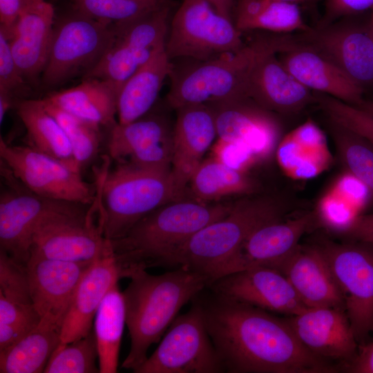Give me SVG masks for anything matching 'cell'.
I'll return each mask as SVG.
<instances>
[{"mask_svg": "<svg viewBox=\"0 0 373 373\" xmlns=\"http://www.w3.org/2000/svg\"><path fill=\"white\" fill-rule=\"evenodd\" d=\"M227 373H333L339 369L312 353L287 318L216 293L194 297Z\"/></svg>", "mask_w": 373, "mask_h": 373, "instance_id": "1", "label": "cell"}, {"mask_svg": "<svg viewBox=\"0 0 373 373\" xmlns=\"http://www.w3.org/2000/svg\"><path fill=\"white\" fill-rule=\"evenodd\" d=\"M233 203H205L184 198L167 203L111 240L120 277L155 267L171 268L178 250L198 231L224 217Z\"/></svg>", "mask_w": 373, "mask_h": 373, "instance_id": "2", "label": "cell"}, {"mask_svg": "<svg viewBox=\"0 0 373 373\" xmlns=\"http://www.w3.org/2000/svg\"><path fill=\"white\" fill-rule=\"evenodd\" d=\"M128 278L122 295L131 345L121 366L133 372L146 360L150 346L160 341L182 307L209 285V279L183 267L160 275L139 270Z\"/></svg>", "mask_w": 373, "mask_h": 373, "instance_id": "3", "label": "cell"}, {"mask_svg": "<svg viewBox=\"0 0 373 373\" xmlns=\"http://www.w3.org/2000/svg\"><path fill=\"white\" fill-rule=\"evenodd\" d=\"M288 210L280 199L247 195L233 203L226 216L195 233L174 256L171 268L200 273L209 279L210 285L221 276L226 265L254 231L283 220Z\"/></svg>", "mask_w": 373, "mask_h": 373, "instance_id": "4", "label": "cell"}, {"mask_svg": "<svg viewBox=\"0 0 373 373\" xmlns=\"http://www.w3.org/2000/svg\"><path fill=\"white\" fill-rule=\"evenodd\" d=\"M96 187L100 220L110 240L124 236L137 221L153 210L186 198V191L172 171L143 168L118 162L102 172Z\"/></svg>", "mask_w": 373, "mask_h": 373, "instance_id": "5", "label": "cell"}, {"mask_svg": "<svg viewBox=\"0 0 373 373\" xmlns=\"http://www.w3.org/2000/svg\"><path fill=\"white\" fill-rule=\"evenodd\" d=\"M275 37L258 38L240 50L207 61H198L181 73L173 75L166 95L173 109L190 104H209L248 97L247 86L252 67Z\"/></svg>", "mask_w": 373, "mask_h": 373, "instance_id": "6", "label": "cell"}, {"mask_svg": "<svg viewBox=\"0 0 373 373\" xmlns=\"http://www.w3.org/2000/svg\"><path fill=\"white\" fill-rule=\"evenodd\" d=\"M113 38V23L74 9L55 22L43 86L52 88L79 75L84 77L99 61Z\"/></svg>", "mask_w": 373, "mask_h": 373, "instance_id": "7", "label": "cell"}, {"mask_svg": "<svg viewBox=\"0 0 373 373\" xmlns=\"http://www.w3.org/2000/svg\"><path fill=\"white\" fill-rule=\"evenodd\" d=\"M244 45L233 20L220 15L207 0H182L170 23L166 51L171 59L207 61Z\"/></svg>", "mask_w": 373, "mask_h": 373, "instance_id": "8", "label": "cell"}, {"mask_svg": "<svg viewBox=\"0 0 373 373\" xmlns=\"http://www.w3.org/2000/svg\"><path fill=\"white\" fill-rule=\"evenodd\" d=\"M133 372H224L195 298L189 309L175 318L157 349Z\"/></svg>", "mask_w": 373, "mask_h": 373, "instance_id": "9", "label": "cell"}, {"mask_svg": "<svg viewBox=\"0 0 373 373\" xmlns=\"http://www.w3.org/2000/svg\"><path fill=\"white\" fill-rule=\"evenodd\" d=\"M327 260L342 294L357 343L373 334V244L323 240L316 244Z\"/></svg>", "mask_w": 373, "mask_h": 373, "instance_id": "10", "label": "cell"}, {"mask_svg": "<svg viewBox=\"0 0 373 373\" xmlns=\"http://www.w3.org/2000/svg\"><path fill=\"white\" fill-rule=\"evenodd\" d=\"M1 163L23 186L40 196L90 205L96 187L81 172L32 146L12 145L0 137Z\"/></svg>", "mask_w": 373, "mask_h": 373, "instance_id": "11", "label": "cell"}, {"mask_svg": "<svg viewBox=\"0 0 373 373\" xmlns=\"http://www.w3.org/2000/svg\"><path fill=\"white\" fill-rule=\"evenodd\" d=\"M171 6L144 16L113 23L112 42L99 61L84 78H99L118 88L166 46Z\"/></svg>", "mask_w": 373, "mask_h": 373, "instance_id": "12", "label": "cell"}, {"mask_svg": "<svg viewBox=\"0 0 373 373\" xmlns=\"http://www.w3.org/2000/svg\"><path fill=\"white\" fill-rule=\"evenodd\" d=\"M10 186L0 195V250L25 266L32 237L39 227L60 216L86 213L91 205L44 198L25 186Z\"/></svg>", "mask_w": 373, "mask_h": 373, "instance_id": "13", "label": "cell"}, {"mask_svg": "<svg viewBox=\"0 0 373 373\" xmlns=\"http://www.w3.org/2000/svg\"><path fill=\"white\" fill-rule=\"evenodd\" d=\"M111 247L96 197L87 213L60 216L39 227L32 237L29 258L91 263Z\"/></svg>", "mask_w": 373, "mask_h": 373, "instance_id": "14", "label": "cell"}, {"mask_svg": "<svg viewBox=\"0 0 373 373\" xmlns=\"http://www.w3.org/2000/svg\"><path fill=\"white\" fill-rule=\"evenodd\" d=\"M303 34L306 45L335 64L364 91L373 89V37L369 12L343 17Z\"/></svg>", "mask_w": 373, "mask_h": 373, "instance_id": "15", "label": "cell"}, {"mask_svg": "<svg viewBox=\"0 0 373 373\" xmlns=\"http://www.w3.org/2000/svg\"><path fill=\"white\" fill-rule=\"evenodd\" d=\"M294 43L291 37H276L255 61L247 86V96L274 113H298L313 102L316 95L285 68L278 53Z\"/></svg>", "mask_w": 373, "mask_h": 373, "instance_id": "16", "label": "cell"}, {"mask_svg": "<svg viewBox=\"0 0 373 373\" xmlns=\"http://www.w3.org/2000/svg\"><path fill=\"white\" fill-rule=\"evenodd\" d=\"M208 287L229 298L269 312L291 316L307 308L287 278L267 267H252L224 275Z\"/></svg>", "mask_w": 373, "mask_h": 373, "instance_id": "17", "label": "cell"}, {"mask_svg": "<svg viewBox=\"0 0 373 373\" xmlns=\"http://www.w3.org/2000/svg\"><path fill=\"white\" fill-rule=\"evenodd\" d=\"M215 116L219 138L240 142L247 145L260 162L276 153L282 138L281 126L275 113L249 97L207 104Z\"/></svg>", "mask_w": 373, "mask_h": 373, "instance_id": "18", "label": "cell"}, {"mask_svg": "<svg viewBox=\"0 0 373 373\" xmlns=\"http://www.w3.org/2000/svg\"><path fill=\"white\" fill-rule=\"evenodd\" d=\"M91 263L29 258L26 267L30 295L41 322L61 331L75 290Z\"/></svg>", "mask_w": 373, "mask_h": 373, "instance_id": "19", "label": "cell"}, {"mask_svg": "<svg viewBox=\"0 0 373 373\" xmlns=\"http://www.w3.org/2000/svg\"><path fill=\"white\" fill-rule=\"evenodd\" d=\"M317 225L315 211H309L260 227L242 243L224 267L221 276L256 266L276 269L299 246L303 236Z\"/></svg>", "mask_w": 373, "mask_h": 373, "instance_id": "20", "label": "cell"}, {"mask_svg": "<svg viewBox=\"0 0 373 373\" xmlns=\"http://www.w3.org/2000/svg\"><path fill=\"white\" fill-rule=\"evenodd\" d=\"M301 343L315 355L343 368L356 356L358 344L346 312L333 307H307L287 318Z\"/></svg>", "mask_w": 373, "mask_h": 373, "instance_id": "21", "label": "cell"}, {"mask_svg": "<svg viewBox=\"0 0 373 373\" xmlns=\"http://www.w3.org/2000/svg\"><path fill=\"white\" fill-rule=\"evenodd\" d=\"M52 5L32 0L6 32L14 59L27 81H35L47 62L55 24Z\"/></svg>", "mask_w": 373, "mask_h": 373, "instance_id": "22", "label": "cell"}, {"mask_svg": "<svg viewBox=\"0 0 373 373\" xmlns=\"http://www.w3.org/2000/svg\"><path fill=\"white\" fill-rule=\"evenodd\" d=\"M278 56L291 75L310 90L356 106L364 100L365 91L335 64L306 45L302 38Z\"/></svg>", "mask_w": 373, "mask_h": 373, "instance_id": "23", "label": "cell"}, {"mask_svg": "<svg viewBox=\"0 0 373 373\" xmlns=\"http://www.w3.org/2000/svg\"><path fill=\"white\" fill-rule=\"evenodd\" d=\"M176 111L171 171L179 186L186 191L193 173L217 136V131L214 113L207 104L186 105Z\"/></svg>", "mask_w": 373, "mask_h": 373, "instance_id": "24", "label": "cell"}, {"mask_svg": "<svg viewBox=\"0 0 373 373\" xmlns=\"http://www.w3.org/2000/svg\"><path fill=\"white\" fill-rule=\"evenodd\" d=\"M120 278L111 245L91 263L82 278L61 325L60 343L79 339L93 330L101 303Z\"/></svg>", "mask_w": 373, "mask_h": 373, "instance_id": "25", "label": "cell"}, {"mask_svg": "<svg viewBox=\"0 0 373 373\" xmlns=\"http://www.w3.org/2000/svg\"><path fill=\"white\" fill-rule=\"evenodd\" d=\"M276 270L287 278L307 307H333L345 311L342 294L316 245H299Z\"/></svg>", "mask_w": 373, "mask_h": 373, "instance_id": "26", "label": "cell"}, {"mask_svg": "<svg viewBox=\"0 0 373 373\" xmlns=\"http://www.w3.org/2000/svg\"><path fill=\"white\" fill-rule=\"evenodd\" d=\"M275 153L281 170L294 180L315 178L333 161L325 133L312 119L282 137Z\"/></svg>", "mask_w": 373, "mask_h": 373, "instance_id": "27", "label": "cell"}, {"mask_svg": "<svg viewBox=\"0 0 373 373\" xmlns=\"http://www.w3.org/2000/svg\"><path fill=\"white\" fill-rule=\"evenodd\" d=\"M171 61L165 46L123 83L117 98L118 123L133 122L150 111L173 72Z\"/></svg>", "mask_w": 373, "mask_h": 373, "instance_id": "28", "label": "cell"}, {"mask_svg": "<svg viewBox=\"0 0 373 373\" xmlns=\"http://www.w3.org/2000/svg\"><path fill=\"white\" fill-rule=\"evenodd\" d=\"M117 93L118 88L113 82L88 77L75 86L52 93L44 99L99 128H111L117 122Z\"/></svg>", "mask_w": 373, "mask_h": 373, "instance_id": "29", "label": "cell"}, {"mask_svg": "<svg viewBox=\"0 0 373 373\" xmlns=\"http://www.w3.org/2000/svg\"><path fill=\"white\" fill-rule=\"evenodd\" d=\"M370 199L367 189L348 172L337 177L319 199L314 211L319 225L341 234Z\"/></svg>", "mask_w": 373, "mask_h": 373, "instance_id": "30", "label": "cell"}, {"mask_svg": "<svg viewBox=\"0 0 373 373\" xmlns=\"http://www.w3.org/2000/svg\"><path fill=\"white\" fill-rule=\"evenodd\" d=\"M233 17L242 32L305 33L313 29L305 22L298 5L276 0H236Z\"/></svg>", "mask_w": 373, "mask_h": 373, "instance_id": "31", "label": "cell"}, {"mask_svg": "<svg viewBox=\"0 0 373 373\" xmlns=\"http://www.w3.org/2000/svg\"><path fill=\"white\" fill-rule=\"evenodd\" d=\"M16 108L27 131L30 146L80 171L75 164L64 130L46 109L41 99H21L17 102Z\"/></svg>", "mask_w": 373, "mask_h": 373, "instance_id": "32", "label": "cell"}, {"mask_svg": "<svg viewBox=\"0 0 373 373\" xmlns=\"http://www.w3.org/2000/svg\"><path fill=\"white\" fill-rule=\"evenodd\" d=\"M59 343L60 330L41 321L27 335L0 352V372H44Z\"/></svg>", "mask_w": 373, "mask_h": 373, "instance_id": "33", "label": "cell"}, {"mask_svg": "<svg viewBox=\"0 0 373 373\" xmlns=\"http://www.w3.org/2000/svg\"><path fill=\"white\" fill-rule=\"evenodd\" d=\"M125 325L124 301L117 283L104 298L94 318L100 373L117 372L119 348Z\"/></svg>", "mask_w": 373, "mask_h": 373, "instance_id": "34", "label": "cell"}, {"mask_svg": "<svg viewBox=\"0 0 373 373\" xmlns=\"http://www.w3.org/2000/svg\"><path fill=\"white\" fill-rule=\"evenodd\" d=\"M189 184L193 198L202 202L254 195L259 189L258 182L247 173L232 169L212 157L201 162Z\"/></svg>", "mask_w": 373, "mask_h": 373, "instance_id": "35", "label": "cell"}, {"mask_svg": "<svg viewBox=\"0 0 373 373\" xmlns=\"http://www.w3.org/2000/svg\"><path fill=\"white\" fill-rule=\"evenodd\" d=\"M109 130L108 155L117 162H124L133 154L171 138L173 132L164 118L149 113L126 124L117 122Z\"/></svg>", "mask_w": 373, "mask_h": 373, "instance_id": "36", "label": "cell"}, {"mask_svg": "<svg viewBox=\"0 0 373 373\" xmlns=\"http://www.w3.org/2000/svg\"><path fill=\"white\" fill-rule=\"evenodd\" d=\"M329 130L347 172L367 189L373 200V144L362 136L329 119Z\"/></svg>", "mask_w": 373, "mask_h": 373, "instance_id": "37", "label": "cell"}, {"mask_svg": "<svg viewBox=\"0 0 373 373\" xmlns=\"http://www.w3.org/2000/svg\"><path fill=\"white\" fill-rule=\"evenodd\" d=\"M41 99L46 109L64 130L70 144L75 164L81 171L98 153L100 128L65 111L44 98Z\"/></svg>", "mask_w": 373, "mask_h": 373, "instance_id": "38", "label": "cell"}, {"mask_svg": "<svg viewBox=\"0 0 373 373\" xmlns=\"http://www.w3.org/2000/svg\"><path fill=\"white\" fill-rule=\"evenodd\" d=\"M99 354L94 330L84 337L59 343L44 373H98Z\"/></svg>", "mask_w": 373, "mask_h": 373, "instance_id": "39", "label": "cell"}, {"mask_svg": "<svg viewBox=\"0 0 373 373\" xmlns=\"http://www.w3.org/2000/svg\"><path fill=\"white\" fill-rule=\"evenodd\" d=\"M75 10L90 17L117 23L169 6L171 0H72Z\"/></svg>", "mask_w": 373, "mask_h": 373, "instance_id": "40", "label": "cell"}, {"mask_svg": "<svg viewBox=\"0 0 373 373\" xmlns=\"http://www.w3.org/2000/svg\"><path fill=\"white\" fill-rule=\"evenodd\" d=\"M41 322L32 304H23L0 296V352L27 335Z\"/></svg>", "mask_w": 373, "mask_h": 373, "instance_id": "41", "label": "cell"}, {"mask_svg": "<svg viewBox=\"0 0 373 373\" xmlns=\"http://www.w3.org/2000/svg\"><path fill=\"white\" fill-rule=\"evenodd\" d=\"M317 102L329 119L356 133L373 144V113L324 94Z\"/></svg>", "mask_w": 373, "mask_h": 373, "instance_id": "42", "label": "cell"}, {"mask_svg": "<svg viewBox=\"0 0 373 373\" xmlns=\"http://www.w3.org/2000/svg\"><path fill=\"white\" fill-rule=\"evenodd\" d=\"M0 296L15 302L32 304L26 267L0 250Z\"/></svg>", "mask_w": 373, "mask_h": 373, "instance_id": "43", "label": "cell"}, {"mask_svg": "<svg viewBox=\"0 0 373 373\" xmlns=\"http://www.w3.org/2000/svg\"><path fill=\"white\" fill-rule=\"evenodd\" d=\"M211 157L232 169L244 173L260 162L245 144L219 137L211 145Z\"/></svg>", "mask_w": 373, "mask_h": 373, "instance_id": "44", "label": "cell"}, {"mask_svg": "<svg viewBox=\"0 0 373 373\" xmlns=\"http://www.w3.org/2000/svg\"><path fill=\"white\" fill-rule=\"evenodd\" d=\"M26 82L14 59L9 39L0 29V92L15 97L17 94L25 90Z\"/></svg>", "mask_w": 373, "mask_h": 373, "instance_id": "45", "label": "cell"}, {"mask_svg": "<svg viewBox=\"0 0 373 373\" xmlns=\"http://www.w3.org/2000/svg\"><path fill=\"white\" fill-rule=\"evenodd\" d=\"M373 10V0H326L325 12L318 27L325 26L343 17L359 15Z\"/></svg>", "mask_w": 373, "mask_h": 373, "instance_id": "46", "label": "cell"}, {"mask_svg": "<svg viewBox=\"0 0 373 373\" xmlns=\"http://www.w3.org/2000/svg\"><path fill=\"white\" fill-rule=\"evenodd\" d=\"M341 235L350 240L373 244V213L358 215Z\"/></svg>", "mask_w": 373, "mask_h": 373, "instance_id": "47", "label": "cell"}, {"mask_svg": "<svg viewBox=\"0 0 373 373\" xmlns=\"http://www.w3.org/2000/svg\"><path fill=\"white\" fill-rule=\"evenodd\" d=\"M32 0H0V29L8 32Z\"/></svg>", "mask_w": 373, "mask_h": 373, "instance_id": "48", "label": "cell"}, {"mask_svg": "<svg viewBox=\"0 0 373 373\" xmlns=\"http://www.w3.org/2000/svg\"><path fill=\"white\" fill-rule=\"evenodd\" d=\"M343 370L351 373H373V341L359 345L356 356Z\"/></svg>", "mask_w": 373, "mask_h": 373, "instance_id": "49", "label": "cell"}, {"mask_svg": "<svg viewBox=\"0 0 373 373\" xmlns=\"http://www.w3.org/2000/svg\"><path fill=\"white\" fill-rule=\"evenodd\" d=\"M220 15L233 20L236 0H207Z\"/></svg>", "mask_w": 373, "mask_h": 373, "instance_id": "50", "label": "cell"}, {"mask_svg": "<svg viewBox=\"0 0 373 373\" xmlns=\"http://www.w3.org/2000/svg\"><path fill=\"white\" fill-rule=\"evenodd\" d=\"M360 108H364L373 113V100H363L358 106Z\"/></svg>", "mask_w": 373, "mask_h": 373, "instance_id": "51", "label": "cell"}, {"mask_svg": "<svg viewBox=\"0 0 373 373\" xmlns=\"http://www.w3.org/2000/svg\"><path fill=\"white\" fill-rule=\"evenodd\" d=\"M276 1H284V2H287V3H294V4H297V5L299 6L300 4L309 3L312 2L314 0H276Z\"/></svg>", "mask_w": 373, "mask_h": 373, "instance_id": "52", "label": "cell"}, {"mask_svg": "<svg viewBox=\"0 0 373 373\" xmlns=\"http://www.w3.org/2000/svg\"><path fill=\"white\" fill-rule=\"evenodd\" d=\"M369 20L373 37V10L369 12Z\"/></svg>", "mask_w": 373, "mask_h": 373, "instance_id": "53", "label": "cell"}]
</instances>
